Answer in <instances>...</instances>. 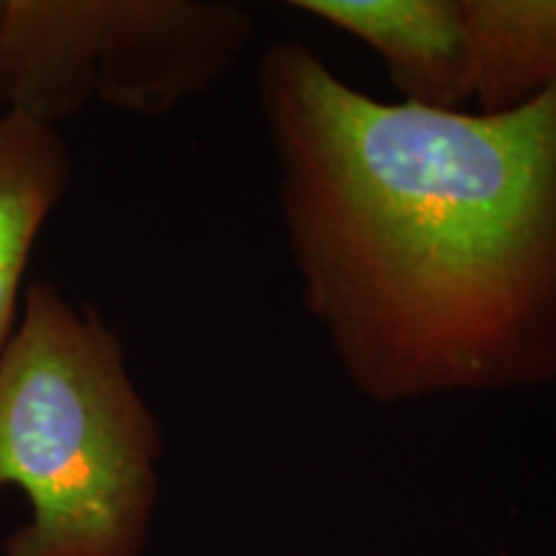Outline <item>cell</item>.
Here are the masks:
<instances>
[{"mask_svg":"<svg viewBox=\"0 0 556 556\" xmlns=\"http://www.w3.org/2000/svg\"><path fill=\"white\" fill-rule=\"evenodd\" d=\"M477 111L516 109L556 88V0H462Z\"/></svg>","mask_w":556,"mask_h":556,"instance_id":"6","label":"cell"},{"mask_svg":"<svg viewBox=\"0 0 556 556\" xmlns=\"http://www.w3.org/2000/svg\"><path fill=\"white\" fill-rule=\"evenodd\" d=\"M253 29L227 0H3L0 111L50 127L90 103L165 116L217 86Z\"/></svg>","mask_w":556,"mask_h":556,"instance_id":"3","label":"cell"},{"mask_svg":"<svg viewBox=\"0 0 556 556\" xmlns=\"http://www.w3.org/2000/svg\"><path fill=\"white\" fill-rule=\"evenodd\" d=\"M291 9L364 41L402 101L430 109L471 101L462 0H294Z\"/></svg>","mask_w":556,"mask_h":556,"instance_id":"4","label":"cell"},{"mask_svg":"<svg viewBox=\"0 0 556 556\" xmlns=\"http://www.w3.org/2000/svg\"><path fill=\"white\" fill-rule=\"evenodd\" d=\"M0 16H3V0H0Z\"/></svg>","mask_w":556,"mask_h":556,"instance_id":"7","label":"cell"},{"mask_svg":"<svg viewBox=\"0 0 556 556\" xmlns=\"http://www.w3.org/2000/svg\"><path fill=\"white\" fill-rule=\"evenodd\" d=\"M258 106L302 302L361 397L556 379V88L495 114L389 103L283 39Z\"/></svg>","mask_w":556,"mask_h":556,"instance_id":"1","label":"cell"},{"mask_svg":"<svg viewBox=\"0 0 556 556\" xmlns=\"http://www.w3.org/2000/svg\"><path fill=\"white\" fill-rule=\"evenodd\" d=\"M163 433L119 336L52 281H31L0 351V490L34 516L5 556H142Z\"/></svg>","mask_w":556,"mask_h":556,"instance_id":"2","label":"cell"},{"mask_svg":"<svg viewBox=\"0 0 556 556\" xmlns=\"http://www.w3.org/2000/svg\"><path fill=\"white\" fill-rule=\"evenodd\" d=\"M70 180L73 155L60 129L0 111V351L13 336L34 242Z\"/></svg>","mask_w":556,"mask_h":556,"instance_id":"5","label":"cell"}]
</instances>
